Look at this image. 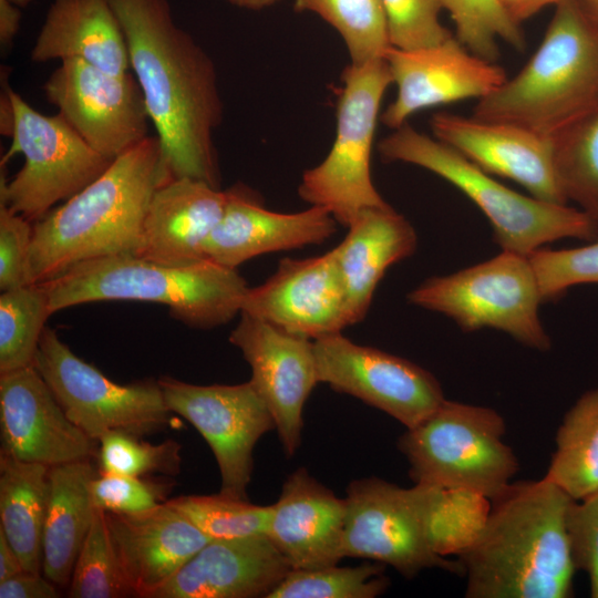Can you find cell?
<instances>
[{"mask_svg": "<svg viewBox=\"0 0 598 598\" xmlns=\"http://www.w3.org/2000/svg\"><path fill=\"white\" fill-rule=\"evenodd\" d=\"M573 501L544 477L512 482L491 501L486 523L457 558L467 598L574 596L567 511Z\"/></svg>", "mask_w": 598, "mask_h": 598, "instance_id": "2", "label": "cell"}, {"mask_svg": "<svg viewBox=\"0 0 598 598\" xmlns=\"http://www.w3.org/2000/svg\"><path fill=\"white\" fill-rule=\"evenodd\" d=\"M172 484L144 480L141 476L101 473L90 483L96 508L110 513H138L166 502Z\"/></svg>", "mask_w": 598, "mask_h": 598, "instance_id": "42", "label": "cell"}, {"mask_svg": "<svg viewBox=\"0 0 598 598\" xmlns=\"http://www.w3.org/2000/svg\"><path fill=\"white\" fill-rule=\"evenodd\" d=\"M8 92L12 106L8 137L12 142L1 165L18 153L24 164L9 183L1 175L0 204L37 221L58 202L95 181L112 161L94 151L61 114H41L18 93Z\"/></svg>", "mask_w": 598, "mask_h": 598, "instance_id": "11", "label": "cell"}, {"mask_svg": "<svg viewBox=\"0 0 598 598\" xmlns=\"http://www.w3.org/2000/svg\"><path fill=\"white\" fill-rule=\"evenodd\" d=\"M24 570L22 563L0 529V581L13 577Z\"/></svg>", "mask_w": 598, "mask_h": 598, "instance_id": "48", "label": "cell"}, {"mask_svg": "<svg viewBox=\"0 0 598 598\" xmlns=\"http://www.w3.org/2000/svg\"><path fill=\"white\" fill-rule=\"evenodd\" d=\"M33 225L20 214L0 204V289L28 285V261Z\"/></svg>", "mask_w": 598, "mask_h": 598, "instance_id": "44", "label": "cell"}, {"mask_svg": "<svg viewBox=\"0 0 598 598\" xmlns=\"http://www.w3.org/2000/svg\"><path fill=\"white\" fill-rule=\"evenodd\" d=\"M251 369L250 383L271 413L288 456L301 442L303 406L319 383L313 340L240 312L229 336Z\"/></svg>", "mask_w": 598, "mask_h": 598, "instance_id": "16", "label": "cell"}, {"mask_svg": "<svg viewBox=\"0 0 598 598\" xmlns=\"http://www.w3.org/2000/svg\"><path fill=\"white\" fill-rule=\"evenodd\" d=\"M68 596L122 598L135 596L117 560L105 512L96 508L92 526L75 560Z\"/></svg>", "mask_w": 598, "mask_h": 598, "instance_id": "35", "label": "cell"}, {"mask_svg": "<svg viewBox=\"0 0 598 598\" xmlns=\"http://www.w3.org/2000/svg\"><path fill=\"white\" fill-rule=\"evenodd\" d=\"M171 179L156 135L117 156L90 185L34 223L28 285L82 261L135 254L151 198Z\"/></svg>", "mask_w": 598, "mask_h": 598, "instance_id": "3", "label": "cell"}, {"mask_svg": "<svg viewBox=\"0 0 598 598\" xmlns=\"http://www.w3.org/2000/svg\"><path fill=\"white\" fill-rule=\"evenodd\" d=\"M586 10L598 20V0H579Z\"/></svg>", "mask_w": 598, "mask_h": 598, "instance_id": "50", "label": "cell"}, {"mask_svg": "<svg viewBox=\"0 0 598 598\" xmlns=\"http://www.w3.org/2000/svg\"><path fill=\"white\" fill-rule=\"evenodd\" d=\"M544 478L574 501L598 491V386L584 392L565 413Z\"/></svg>", "mask_w": 598, "mask_h": 598, "instance_id": "30", "label": "cell"}, {"mask_svg": "<svg viewBox=\"0 0 598 598\" xmlns=\"http://www.w3.org/2000/svg\"><path fill=\"white\" fill-rule=\"evenodd\" d=\"M49 468L0 453V529L30 573L42 570Z\"/></svg>", "mask_w": 598, "mask_h": 598, "instance_id": "29", "label": "cell"}, {"mask_svg": "<svg viewBox=\"0 0 598 598\" xmlns=\"http://www.w3.org/2000/svg\"><path fill=\"white\" fill-rule=\"evenodd\" d=\"M456 29L457 40L474 54L496 63L498 42L524 51L526 40L498 0H441Z\"/></svg>", "mask_w": 598, "mask_h": 598, "instance_id": "36", "label": "cell"}, {"mask_svg": "<svg viewBox=\"0 0 598 598\" xmlns=\"http://www.w3.org/2000/svg\"><path fill=\"white\" fill-rule=\"evenodd\" d=\"M224 213L205 244V256L237 269L260 255L319 245L337 231L338 221L324 208L310 206L296 213L269 210L251 189L234 185Z\"/></svg>", "mask_w": 598, "mask_h": 598, "instance_id": "21", "label": "cell"}, {"mask_svg": "<svg viewBox=\"0 0 598 598\" xmlns=\"http://www.w3.org/2000/svg\"><path fill=\"white\" fill-rule=\"evenodd\" d=\"M167 502L212 539L266 534L271 514V505H254L220 493L184 495Z\"/></svg>", "mask_w": 598, "mask_h": 598, "instance_id": "37", "label": "cell"}, {"mask_svg": "<svg viewBox=\"0 0 598 598\" xmlns=\"http://www.w3.org/2000/svg\"><path fill=\"white\" fill-rule=\"evenodd\" d=\"M297 11L318 14L341 35L352 64L384 59L392 47L380 0H293Z\"/></svg>", "mask_w": 598, "mask_h": 598, "instance_id": "32", "label": "cell"}, {"mask_svg": "<svg viewBox=\"0 0 598 598\" xmlns=\"http://www.w3.org/2000/svg\"><path fill=\"white\" fill-rule=\"evenodd\" d=\"M21 8L10 0H0V43L8 49L16 38L21 23Z\"/></svg>", "mask_w": 598, "mask_h": 598, "instance_id": "47", "label": "cell"}, {"mask_svg": "<svg viewBox=\"0 0 598 598\" xmlns=\"http://www.w3.org/2000/svg\"><path fill=\"white\" fill-rule=\"evenodd\" d=\"M125 35L164 161L173 178L219 188L214 133L223 120L215 64L174 20L168 0H106Z\"/></svg>", "mask_w": 598, "mask_h": 598, "instance_id": "1", "label": "cell"}, {"mask_svg": "<svg viewBox=\"0 0 598 598\" xmlns=\"http://www.w3.org/2000/svg\"><path fill=\"white\" fill-rule=\"evenodd\" d=\"M227 192L189 177L173 178L153 194L134 255L184 266L207 259L205 244L218 224Z\"/></svg>", "mask_w": 598, "mask_h": 598, "instance_id": "25", "label": "cell"}, {"mask_svg": "<svg viewBox=\"0 0 598 598\" xmlns=\"http://www.w3.org/2000/svg\"><path fill=\"white\" fill-rule=\"evenodd\" d=\"M597 111L598 20L579 0H561L528 62L478 100L472 115L555 141Z\"/></svg>", "mask_w": 598, "mask_h": 598, "instance_id": "4", "label": "cell"}, {"mask_svg": "<svg viewBox=\"0 0 598 598\" xmlns=\"http://www.w3.org/2000/svg\"><path fill=\"white\" fill-rule=\"evenodd\" d=\"M406 299L448 317L465 332L489 328L538 351L551 347L539 318L544 299L529 256L502 250L483 262L425 279Z\"/></svg>", "mask_w": 598, "mask_h": 598, "instance_id": "9", "label": "cell"}, {"mask_svg": "<svg viewBox=\"0 0 598 598\" xmlns=\"http://www.w3.org/2000/svg\"><path fill=\"white\" fill-rule=\"evenodd\" d=\"M430 125L435 138L483 171L508 178L532 196L568 204L555 166V141L517 124L475 116L435 113Z\"/></svg>", "mask_w": 598, "mask_h": 598, "instance_id": "19", "label": "cell"}, {"mask_svg": "<svg viewBox=\"0 0 598 598\" xmlns=\"http://www.w3.org/2000/svg\"><path fill=\"white\" fill-rule=\"evenodd\" d=\"M30 58L34 62L80 59L118 75L131 69L125 35L106 0H54Z\"/></svg>", "mask_w": 598, "mask_h": 598, "instance_id": "27", "label": "cell"}, {"mask_svg": "<svg viewBox=\"0 0 598 598\" xmlns=\"http://www.w3.org/2000/svg\"><path fill=\"white\" fill-rule=\"evenodd\" d=\"M313 344L319 382L383 411L406 429L421 423L445 400L439 380L406 359L358 344L342 332Z\"/></svg>", "mask_w": 598, "mask_h": 598, "instance_id": "15", "label": "cell"}, {"mask_svg": "<svg viewBox=\"0 0 598 598\" xmlns=\"http://www.w3.org/2000/svg\"><path fill=\"white\" fill-rule=\"evenodd\" d=\"M33 367L66 416L96 442L112 431L142 436L169 423L172 412L158 380L118 384L75 355L49 327L41 336Z\"/></svg>", "mask_w": 598, "mask_h": 598, "instance_id": "12", "label": "cell"}, {"mask_svg": "<svg viewBox=\"0 0 598 598\" xmlns=\"http://www.w3.org/2000/svg\"><path fill=\"white\" fill-rule=\"evenodd\" d=\"M11 2H13L14 4H17L18 7L20 8H25L28 7L33 0H10Z\"/></svg>", "mask_w": 598, "mask_h": 598, "instance_id": "51", "label": "cell"}, {"mask_svg": "<svg viewBox=\"0 0 598 598\" xmlns=\"http://www.w3.org/2000/svg\"><path fill=\"white\" fill-rule=\"evenodd\" d=\"M97 473L91 460L49 468L42 571L56 586L70 584L75 560L92 526L96 507L90 483Z\"/></svg>", "mask_w": 598, "mask_h": 598, "instance_id": "28", "label": "cell"}, {"mask_svg": "<svg viewBox=\"0 0 598 598\" xmlns=\"http://www.w3.org/2000/svg\"><path fill=\"white\" fill-rule=\"evenodd\" d=\"M1 453L48 467L91 460L96 441L65 414L32 365L0 373Z\"/></svg>", "mask_w": 598, "mask_h": 598, "instance_id": "20", "label": "cell"}, {"mask_svg": "<svg viewBox=\"0 0 598 598\" xmlns=\"http://www.w3.org/2000/svg\"><path fill=\"white\" fill-rule=\"evenodd\" d=\"M384 60L396 95L380 120L392 130L406 124L422 110L467 99L481 100L508 78L502 66L474 54L454 35L426 48L391 47Z\"/></svg>", "mask_w": 598, "mask_h": 598, "instance_id": "17", "label": "cell"}, {"mask_svg": "<svg viewBox=\"0 0 598 598\" xmlns=\"http://www.w3.org/2000/svg\"><path fill=\"white\" fill-rule=\"evenodd\" d=\"M241 312L313 341L342 332L350 323L334 248L280 260L265 282L248 288Z\"/></svg>", "mask_w": 598, "mask_h": 598, "instance_id": "18", "label": "cell"}, {"mask_svg": "<svg viewBox=\"0 0 598 598\" xmlns=\"http://www.w3.org/2000/svg\"><path fill=\"white\" fill-rule=\"evenodd\" d=\"M334 247L342 276L350 326L362 321L383 275L412 256L417 235L411 223L389 204L361 212Z\"/></svg>", "mask_w": 598, "mask_h": 598, "instance_id": "26", "label": "cell"}, {"mask_svg": "<svg viewBox=\"0 0 598 598\" xmlns=\"http://www.w3.org/2000/svg\"><path fill=\"white\" fill-rule=\"evenodd\" d=\"M443 488L402 487L379 477L352 481L344 497L343 557L389 565L405 578L427 568L464 576L462 563L435 553L430 522Z\"/></svg>", "mask_w": 598, "mask_h": 598, "instance_id": "10", "label": "cell"}, {"mask_svg": "<svg viewBox=\"0 0 598 598\" xmlns=\"http://www.w3.org/2000/svg\"><path fill=\"white\" fill-rule=\"evenodd\" d=\"M123 575L136 597L148 598L212 538L168 502L138 513L105 512Z\"/></svg>", "mask_w": 598, "mask_h": 598, "instance_id": "23", "label": "cell"}, {"mask_svg": "<svg viewBox=\"0 0 598 598\" xmlns=\"http://www.w3.org/2000/svg\"><path fill=\"white\" fill-rule=\"evenodd\" d=\"M544 301L579 285H598V237L574 248L542 247L529 255Z\"/></svg>", "mask_w": 598, "mask_h": 598, "instance_id": "40", "label": "cell"}, {"mask_svg": "<svg viewBox=\"0 0 598 598\" xmlns=\"http://www.w3.org/2000/svg\"><path fill=\"white\" fill-rule=\"evenodd\" d=\"M505 419L494 409L444 400L398 440L414 484L498 496L519 471L503 437Z\"/></svg>", "mask_w": 598, "mask_h": 598, "instance_id": "7", "label": "cell"}, {"mask_svg": "<svg viewBox=\"0 0 598 598\" xmlns=\"http://www.w3.org/2000/svg\"><path fill=\"white\" fill-rule=\"evenodd\" d=\"M141 436L112 431L99 440L101 473L142 476L151 473L176 475L181 472V444L166 440L159 444L142 441Z\"/></svg>", "mask_w": 598, "mask_h": 598, "instance_id": "39", "label": "cell"}, {"mask_svg": "<svg viewBox=\"0 0 598 598\" xmlns=\"http://www.w3.org/2000/svg\"><path fill=\"white\" fill-rule=\"evenodd\" d=\"M342 83L333 143L324 159L303 173L298 194L348 227L364 209L388 205L373 184L371 156L382 99L392 76L385 60L378 59L350 63Z\"/></svg>", "mask_w": 598, "mask_h": 598, "instance_id": "8", "label": "cell"}, {"mask_svg": "<svg viewBox=\"0 0 598 598\" xmlns=\"http://www.w3.org/2000/svg\"><path fill=\"white\" fill-rule=\"evenodd\" d=\"M41 285L52 313L95 301H147L167 306L173 318L197 329L229 322L249 288L237 269L210 259L169 266L134 254L82 261Z\"/></svg>", "mask_w": 598, "mask_h": 598, "instance_id": "5", "label": "cell"}, {"mask_svg": "<svg viewBox=\"0 0 598 598\" xmlns=\"http://www.w3.org/2000/svg\"><path fill=\"white\" fill-rule=\"evenodd\" d=\"M566 524L575 567L587 574L590 596L598 598V491L570 502Z\"/></svg>", "mask_w": 598, "mask_h": 598, "instance_id": "43", "label": "cell"}, {"mask_svg": "<svg viewBox=\"0 0 598 598\" xmlns=\"http://www.w3.org/2000/svg\"><path fill=\"white\" fill-rule=\"evenodd\" d=\"M344 498L297 468L271 504L266 535L292 569L328 567L344 558Z\"/></svg>", "mask_w": 598, "mask_h": 598, "instance_id": "24", "label": "cell"}, {"mask_svg": "<svg viewBox=\"0 0 598 598\" xmlns=\"http://www.w3.org/2000/svg\"><path fill=\"white\" fill-rule=\"evenodd\" d=\"M55 585L40 573H22L0 581V598H56Z\"/></svg>", "mask_w": 598, "mask_h": 598, "instance_id": "45", "label": "cell"}, {"mask_svg": "<svg viewBox=\"0 0 598 598\" xmlns=\"http://www.w3.org/2000/svg\"><path fill=\"white\" fill-rule=\"evenodd\" d=\"M491 501L461 489H442L430 522V538L435 553L458 557L482 532Z\"/></svg>", "mask_w": 598, "mask_h": 598, "instance_id": "38", "label": "cell"}, {"mask_svg": "<svg viewBox=\"0 0 598 598\" xmlns=\"http://www.w3.org/2000/svg\"><path fill=\"white\" fill-rule=\"evenodd\" d=\"M227 1L239 8L249 9V10H259V9L269 7L280 0H227Z\"/></svg>", "mask_w": 598, "mask_h": 598, "instance_id": "49", "label": "cell"}, {"mask_svg": "<svg viewBox=\"0 0 598 598\" xmlns=\"http://www.w3.org/2000/svg\"><path fill=\"white\" fill-rule=\"evenodd\" d=\"M384 565L291 569L266 598H373L388 587Z\"/></svg>", "mask_w": 598, "mask_h": 598, "instance_id": "34", "label": "cell"}, {"mask_svg": "<svg viewBox=\"0 0 598 598\" xmlns=\"http://www.w3.org/2000/svg\"><path fill=\"white\" fill-rule=\"evenodd\" d=\"M291 569L266 534L212 539L148 598H266Z\"/></svg>", "mask_w": 598, "mask_h": 598, "instance_id": "22", "label": "cell"}, {"mask_svg": "<svg viewBox=\"0 0 598 598\" xmlns=\"http://www.w3.org/2000/svg\"><path fill=\"white\" fill-rule=\"evenodd\" d=\"M555 166L566 200L598 223V111L555 140Z\"/></svg>", "mask_w": 598, "mask_h": 598, "instance_id": "33", "label": "cell"}, {"mask_svg": "<svg viewBox=\"0 0 598 598\" xmlns=\"http://www.w3.org/2000/svg\"><path fill=\"white\" fill-rule=\"evenodd\" d=\"M507 16L518 25L548 6L561 0H498Z\"/></svg>", "mask_w": 598, "mask_h": 598, "instance_id": "46", "label": "cell"}, {"mask_svg": "<svg viewBox=\"0 0 598 598\" xmlns=\"http://www.w3.org/2000/svg\"><path fill=\"white\" fill-rule=\"evenodd\" d=\"M392 47L411 50L436 45L453 34L441 23V0H380Z\"/></svg>", "mask_w": 598, "mask_h": 598, "instance_id": "41", "label": "cell"}, {"mask_svg": "<svg viewBox=\"0 0 598 598\" xmlns=\"http://www.w3.org/2000/svg\"><path fill=\"white\" fill-rule=\"evenodd\" d=\"M53 315L41 283L2 291L0 296V373L34 363L45 321Z\"/></svg>", "mask_w": 598, "mask_h": 598, "instance_id": "31", "label": "cell"}, {"mask_svg": "<svg viewBox=\"0 0 598 598\" xmlns=\"http://www.w3.org/2000/svg\"><path fill=\"white\" fill-rule=\"evenodd\" d=\"M48 102L99 154L115 159L148 136L141 86L130 72L112 74L80 59L61 61L43 85Z\"/></svg>", "mask_w": 598, "mask_h": 598, "instance_id": "14", "label": "cell"}, {"mask_svg": "<svg viewBox=\"0 0 598 598\" xmlns=\"http://www.w3.org/2000/svg\"><path fill=\"white\" fill-rule=\"evenodd\" d=\"M379 152L385 162L422 167L460 189L489 220L502 250L529 256L553 241H590L598 237V223L579 208L515 192L454 148L408 123L382 138Z\"/></svg>", "mask_w": 598, "mask_h": 598, "instance_id": "6", "label": "cell"}, {"mask_svg": "<svg viewBox=\"0 0 598 598\" xmlns=\"http://www.w3.org/2000/svg\"><path fill=\"white\" fill-rule=\"evenodd\" d=\"M158 383L167 409L187 420L212 448L221 478L219 493L248 501L255 445L276 429L250 381L197 385L162 377Z\"/></svg>", "mask_w": 598, "mask_h": 598, "instance_id": "13", "label": "cell"}]
</instances>
